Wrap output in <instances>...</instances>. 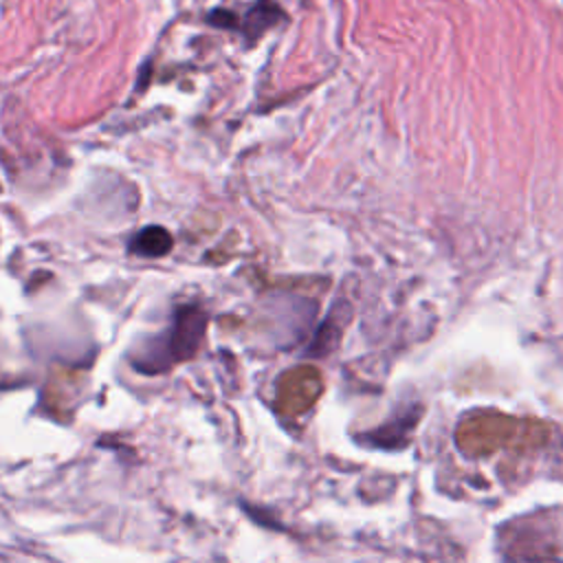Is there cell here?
Masks as SVG:
<instances>
[{"instance_id":"1","label":"cell","mask_w":563,"mask_h":563,"mask_svg":"<svg viewBox=\"0 0 563 563\" xmlns=\"http://www.w3.org/2000/svg\"><path fill=\"white\" fill-rule=\"evenodd\" d=\"M207 321L209 314L200 306L189 303L176 308L169 328L158 336L145 339L132 365L143 374H161L176 363L189 361L202 343Z\"/></svg>"},{"instance_id":"2","label":"cell","mask_w":563,"mask_h":563,"mask_svg":"<svg viewBox=\"0 0 563 563\" xmlns=\"http://www.w3.org/2000/svg\"><path fill=\"white\" fill-rule=\"evenodd\" d=\"M286 20V13L282 11V7L275 0H257L255 4H251L246 9V13L242 15L238 31H242L244 40L249 44L257 42L268 29H273L277 22Z\"/></svg>"},{"instance_id":"3","label":"cell","mask_w":563,"mask_h":563,"mask_svg":"<svg viewBox=\"0 0 563 563\" xmlns=\"http://www.w3.org/2000/svg\"><path fill=\"white\" fill-rule=\"evenodd\" d=\"M172 246H174V238L165 227L147 224L134 233V238L128 244V251L136 257L154 260V257L167 255L172 251Z\"/></svg>"},{"instance_id":"4","label":"cell","mask_w":563,"mask_h":563,"mask_svg":"<svg viewBox=\"0 0 563 563\" xmlns=\"http://www.w3.org/2000/svg\"><path fill=\"white\" fill-rule=\"evenodd\" d=\"M418 416L420 413H413V409H409L407 413H398L396 418L365 433L363 442H372V446H378V449H396L400 446V442H407V433L416 427Z\"/></svg>"},{"instance_id":"5","label":"cell","mask_w":563,"mask_h":563,"mask_svg":"<svg viewBox=\"0 0 563 563\" xmlns=\"http://www.w3.org/2000/svg\"><path fill=\"white\" fill-rule=\"evenodd\" d=\"M347 306H341V303H336L332 310H330V317H328V321L319 328V332H317V336H314V341H312V347H310V354L312 356H319V354H328L334 345H336V341H339V336H341V332H343V310H345Z\"/></svg>"},{"instance_id":"6","label":"cell","mask_w":563,"mask_h":563,"mask_svg":"<svg viewBox=\"0 0 563 563\" xmlns=\"http://www.w3.org/2000/svg\"><path fill=\"white\" fill-rule=\"evenodd\" d=\"M207 22L218 26V29H238V24H240L238 15L233 11H229V9H213L207 15Z\"/></svg>"}]
</instances>
